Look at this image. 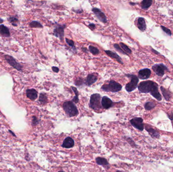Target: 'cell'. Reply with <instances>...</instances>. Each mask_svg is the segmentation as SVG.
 I'll list each match as a JSON object with an SVG mask.
<instances>
[{"label": "cell", "instance_id": "obj_13", "mask_svg": "<svg viewBox=\"0 0 173 172\" xmlns=\"http://www.w3.org/2000/svg\"><path fill=\"white\" fill-rule=\"evenodd\" d=\"M113 103L112 100L107 96H103L101 100L102 107L105 109H108L112 107Z\"/></svg>", "mask_w": 173, "mask_h": 172}, {"label": "cell", "instance_id": "obj_33", "mask_svg": "<svg viewBox=\"0 0 173 172\" xmlns=\"http://www.w3.org/2000/svg\"><path fill=\"white\" fill-rule=\"evenodd\" d=\"M160 27L162 28V30H163L165 33H167V35H170V36L171 35V31L169 29H168L167 27H165L164 26H160Z\"/></svg>", "mask_w": 173, "mask_h": 172}, {"label": "cell", "instance_id": "obj_3", "mask_svg": "<svg viewBox=\"0 0 173 172\" xmlns=\"http://www.w3.org/2000/svg\"><path fill=\"white\" fill-rule=\"evenodd\" d=\"M122 89V86L114 80L110 81L108 84H105L101 87V89L104 92H117Z\"/></svg>", "mask_w": 173, "mask_h": 172}, {"label": "cell", "instance_id": "obj_24", "mask_svg": "<svg viewBox=\"0 0 173 172\" xmlns=\"http://www.w3.org/2000/svg\"><path fill=\"white\" fill-rule=\"evenodd\" d=\"M8 21L14 26H17L19 20L16 16H11L8 18Z\"/></svg>", "mask_w": 173, "mask_h": 172}, {"label": "cell", "instance_id": "obj_29", "mask_svg": "<svg viewBox=\"0 0 173 172\" xmlns=\"http://www.w3.org/2000/svg\"><path fill=\"white\" fill-rule=\"evenodd\" d=\"M89 49L91 53L92 54L94 55H96L97 54H98L99 53V51L98 49L95 47H93V46H89Z\"/></svg>", "mask_w": 173, "mask_h": 172}, {"label": "cell", "instance_id": "obj_31", "mask_svg": "<svg viewBox=\"0 0 173 172\" xmlns=\"http://www.w3.org/2000/svg\"><path fill=\"white\" fill-rule=\"evenodd\" d=\"M113 47H114V48L116 49L118 52H119V53H121L124 54V55H127V54H125V53L124 52V51H122V49H121V47H120L119 44H114V45H113Z\"/></svg>", "mask_w": 173, "mask_h": 172}, {"label": "cell", "instance_id": "obj_12", "mask_svg": "<svg viewBox=\"0 0 173 172\" xmlns=\"http://www.w3.org/2000/svg\"><path fill=\"white\" fill-rule=\"evenodd\" d=\"M151 73V70L148 68L140 70L138 72V77L142 80L148 79L150 76Z\"/></svg>", "mask_w": 173, "mask_h": 172}, {"label": "cell", "instance_id": "obj_20", "mask_svg": "<svg viewBox=\"0 0 173 172\" xmlns=\"http://www.w3.org/2000/svg\"><path fill=\"white\" fill-rule=\"evenodd\" d=\"M0 34L4 37L6 38H9L11 35L9 29L3 24L0 26Z\"/></svg>", "mask_w": 173, "mask_h": 172}, {"label": "cell", "instance_id": "obj_4", "mask_svg": "<svg viewBox=\"0 0 173 172\" xmlns=\"http://www.w3.org/2000/svg\"><path fill=\"white\" fill-rule=\"evenodd\" d=\"M101 96L98 93H95L91 96L90 100V107L94 110H98L101 109L102 105L100 103Z\"/></svg>", "mask_w": 173, "mask_h": 172}, {"label": "cell", "instance_id": "obj_15", "mask_svg": "<svg viewBox=\"0 0 173 172\" xmlns=\"http://www.w3.org/2000/svg\"><path fill=\"white\" fill-rule=\"evenodd\" d=\"M27 98L32 101H35L38 98V92L35 89H28L26 91Z\"/></svg>", "mask_w": 173, "mask_h": 172}, {"label": "cell", "instance_id": "obj_10", "mask_svg": "<svg viewBox=\"0 0 173 172\" xmlns=\"http://www.w3.org/2000/svg\"><path fill=\"white\" fill-rule=\"evenodd\" d=\"M144 127L145 130L147 131L151 137L156 139H159V138L160 137L159 133L150 125L145 124L144 125Z\"/></svg>", "mask_w": 173, "mask_h": 172}, {"label": "cell", "instance_id": "obj_6", "mask_svg": "<svg viewBox=\"0 0 173 172\" xmlns=\"http://www.w3.org/2000/svg\"><path fill=\"white\" fill-rule=\"evenodd\" d=\"M5 59L7 63L9 64L10 66L13 67V68L17 70L20 72H22V65L18 63L16 60L13 58L12 56L9 55H5Z\"/></svg>", "mask_w": 173, "mask_h": 172}, {"label": "cell", "instance_id": "obj_2", "mask_svg": "<svg viewBox=\"0 0 173 172\" xmlns=\"http://www.w3.org/2000/svg\"><path fill=\"white\" fill-rule=\"evenodd\" d=\"M63 108L67 115L73 117L78 115L79 111L75 104L72 101H66L63 104Z\"/></svg>", "mask_w": 173, "mask_h": 172}, {"label": "cell", "instance_id": "obj_21", "mask_svg": "<svg viewBox=\"0 0 173 172\" xmlns=\"http://www.w3.org/2000/svg\"><path fill=\"white\" fill-rule=\"evenodd\" d=\"M153 1L152 0H143L141 2V8L142 9L146 10L151 6Z\"/></svg>", "mask_w": 173, "mask_h": 172}, {"label": "cell", "instance_id": "obj_26", "mask_svg": "<svg viewBox=\"0 0 173 172\" xmlns=\"http://www.w3.org/2000/svg\"><path fill=\"white\" fill-rule=\"evenodd\" d=\"M72 89L73 90V92H74V93H75V96L73 99L72 100V101H73V103L77 104V103L79 102V92H78V90H77V89H76V87L72 86Z\"/></svg>", "mask_w": 173, "mask_h": 172}, {"label": "cell", "instance_id": "obj_5", "mask_svg": "<svg viewBox=\"0 0 173 172\" xmlns=\"http://www.w3.org/2000/svg\"><path fill=\"white\" fill-rule=\"evenodd\" d=\"M126 76L130 78L131 81L125 85V90L128 92H133L137 87L139 78L134 75L127 74L126 75Z\"/></svg>", "mask_w": 173, "mask_h": 172}, {"label": "cell", "instance_id": "obj_7", "mask_svg": "<svg viewBox=\"0 0 173 172\" xmlns=\"http://www.w3.org/2000/svg\"><path fill=\"white\" fill-rule=\"evenodd\" d=\"M131 125L138 130L143 131L144 129V124H143V119L140 117H136L130 120Z\"/></svg>", "mask_w": 173, "mask_h": 172}, {"label": "cell", "instance_id": "obj_8", "mask_svg": "<svg viewBox=\"0 0 173 172\" xmlns=\"http://www.w3.org/2000/svg\"><path fill=\"white\" fill-rule=\"evenodd\" d=\"M152 68L154 72L156 73V74L157 75V76H160V77L164 76L165 71L168 70L167 67L163 64H156L153 66Z\"/></svg>", "mask_w": 173, "mask_h": 172}, {"label": "cell", "instance_id": "obj_27", "mask_svg": "<svg viewBox=\"0 0 173 172\" xmlns=\"http://www.w3.org/2000/svg\"><path fill=\"white\" fill-rule=\"evenodd\" d=\"M120 46H121V49H122V51H124V52L125 53V54H127V55L128 54H131L132 53V51L125 44H124L123 43H120Z\"/></svg>", "mask_w": 173, "mask_h": 172}, {"label": "cell", "instance_id": "obj_32", "mask_svg": "<svg viewBox=\"0 0 173 172\" xmlns=\"http://www.w3.org/2000/svg\"><path fill=\"white\" fill-rule=\"evenodd\" d=\"M65 41H66V42L67 44L69 46L72 47H73V49L76 50V47H75V43H74V41H73L69 40L68 38H66Z\"/></svg>", "mask_w": 173, "mask_h": 172}, {"label": "cell", "instance_id": "obj_37", "mask_svg": "<svg viewBox=\"0 0 173 172\" xmlns=\"http://www.w3.org/2000/svg\"><path fill=\"white\" fill-rule=\"evenodd\" d=\"M152 51H153V52H155L154 53L155 54H159V53L158 52H157V51H155L154 50H153V49H152Z\"/></svg>", "mask_w": 173, "mask_h": 172}, {"label": "cell", "instance_id": "obj_30", "mask_svg": "<svg viewBox=\"0 0 173 172\" xmlns=\"http://www.w3.org/2000/svg\"><path fill=\"white\" fill-rule=\"evenodd\" d=\"M39 120L36 116H32V124L33 126H37L39 123Z\"/></svg>", "mask_w": 173, "mask_h": 172}, {"label": "cell", "instance_id": "obj_22", "mask_svg": "<svg viewBox=\"0 0 173 172\" xmlns=\"http://www.w3.org/2000/svg\"><path fill=\"white\" fill-rule=\"evenodd\" d=\"M160 89H161V91L162 92V95H163V96L165 98V100L167 101H168L170 100V98H171V93H170V92L168 90L165 89L164 87H162V86L160 87Z\"/></svg>", "mask_w": 173, "mask_h": 172}, {"label": "cell", "instance_id": "obj_9", "mask_svg": "<svg viewBox=\"0 0 173 172\" xmlns=\"http://www.w3.org/2000/svg\"><path fill=\"white\" fill-rule=\"evenodd\" d=\"M66 27L65 24H57L54 29V35L56 37L61 40H63L64 29Z\"/></svg>", "mask_w": 173, "mask_h": 172}, {"label": "cell", "instance_id": "obj_25", "mask_svg": "<svg viewBox=\"0 0 173 172\" xmlns=\"http://www.w3.org/2000/svg\"><path fill=\"white\" fill-rule=\"evenodd\" d=\"M155 103L152 101H148L145 103L144 105V108L146 110H150L152 109H154L156 107Z\"/></svg>", "mask_w": 173, "mask_h": 172}, {"label": "cell", "instance_id": "obj_19", "mask_svg": "<svg viewBox=\"0 0 173 172\" xmlns=\"http://www.w3.org/2000/svg\"><path fill=\"white\" fill-rule=\"evenodd\" d=\"M97 77L93 74H89L88 75L85 80V84L87 86H90L96 82L97 80Z\"/></svg>", "mask_w": 173, "mask_h": 172}, {"label": "cell", "instance_id": "obj_36", "mask_svg": "<svg viewBox=\"0 0 173 172\" xmlns=\"http://www.w3.org/2000/svg\"><path fill=\"white\" fill-rule=\"evenodd\" d=\"M9 132L11 134H12V135L13 136H14V137H16V135L15 134V133H13V131H11V130H9Z\"/></svg>", "mask_w": 173, "mask_h": 172}, {"label": "cell", "instance_id": "obj_28", "mask_svg": "<svg viewBox=\"0 0 173 172\" xmlns=\"http://www.w3.org/2000/svg\"><path fill=\"white\" fill-rule=\"evenodd\" d=\"M29 26L32 28H43V26L40 22L37 21H33L29 23Z\"/></svg>", "mask_w": 173, "mask_h": 172}, {"label": "cell", "instance_id": "obj_11", "mask_svg": "<svg viewBox=\"0 0 173 172\" xmlns=\"http://www.w3.org/2000/svg\"><path fill=\"white\" fill-rule=\"evenodd\" d=\"M92 11L94 12L97 18L101 22H103L104 23H107V17L105 16L104 13H103V12H102L99 9L97 8H93Z\"/></svg>", "mask_w": 173, "mask_h": 172}, {"label": "cell", "instance_id": "obj_38", "mask_svg": "<svg viewBox=\"0 0 173 172\" xmlns=\"http://www.w3.org/2000/svg\"><path fill=\"white\" fill-rule=\"evenodd\" d=\"M3 22V19H2V18H0V23H2Z\"/></svg>", "mask_w": 173, "mask_h": 172}, {"label": "cell", "instance_id": "obj_1", "mask_svg": "<svg viewBox=\"0 0 173 172\" xmlns=\"http://www.w3.org/2000/svg\"><path fill=\"white\" fill-rule=\"evenodd\" d=\"M138 90L142 93L150 92L159 101H160L162 99V95L158 90V85L153 81H145L141 82L138 85Z\"/></svg>", "mask_w": 173, "mask_h": 172}, {"label": "cell", "instance_id": "obj_34", "mask_svg": "<svg viewBox=\"0 0 173 172\" xmlns=\"http://www.w3.org/2000/svg\"><path fill=\"white\" fill-rule=\"evenodd\" d=\"M52 70L53 72L55 73H58L59 71V68L57 67H52Z\"/></svg>", "mask_w": 173, "mask_h": 172}, {"label": "cell", "instance_id": "obj_16", "mask_svg": "<svg viewBox=\"0 0 173 172\" xmlns=\"http://www.w3.org/2000/svg\"><path fill=\"white\" fill-rule=\"evenodd\" d=\"M96 161L97 164L100 166H103L104 167H108L110 168V164L108 163L107 160L105 158H101V157H98L96 158Z\"/></svg>", "mask_w": 173, "mask_h": 172}, {"label": "cell", "instance_id": "obj_18", "mask_svg": "<svg viewBox=\"0 0 173 172\" xmlns=\"http://www.w3.org/2000/svg\"><path fill=\"white\" fill-rule=\"evenodd\" d=\"M137 27L142 32L146 30V25L145 19L143 17H139L137 20Z\"/></svg>", "mask_w": 173, "mask_h": 172}, {"label": "cell", "instance_id": "obj_39", "mask_svg": "<svg viewBox=\"0 0 173 172\" xmlns=\"http://www.w3.org/2000/svg\"><path fill=\"white\" fill-rule=\"evenodd\" d=\"M64 172V171H63V170H60V171H59V172Z\"/></svg>", "mask_w": 173, "mask_h": 172}, {"label": "cell", "instance_id": "obj_14", "mask_svg": "<svg viewBox=\"0 0 173 172\" xmlns=\"http://www.w3.org/2000/svg\"><path fill=\"white\" fill-rule=\"evenodd\" d=\"M75 145V142L73 139L70 137H68L64 140L62 144V147L65 149H70L73 147Z\"/></svg>", "mask_w": 173, "mask_h": 172}, {"label": "cell", "instance_id": "obj_23", "mask_svg": "<svg viewBox=\"0 0 173 172\" xmlns=\"http://www.w3.org/2000/svg\"><path fill=\"white\" fill-rule=\"evenodd\" d=\"M39 101L41 104H44V105L46 104L48 102V98L46 94L44 93H40Z\"/></svg>", "mask_w": 173, "mask_h": 172}, {"label": "cell", "instance_id": "obj_35", "mask_svg": "<svg viewBox=\"0 0 173 172\" xmlns=\"http://www.w3.org/2000/svg\"><path fill=\"white\" fill-rule=\"evenodd\" d=\"M89 27H90V29H91L92 30H93V29L95 28V24H89Z\"/></svg>", "mask_w": 173, "mask_h": 172}, {"label": "cell", "instance_id": "obj_40", "mask_svg": "<svg viewBox=\"0 0 173 172\" xmlns=\"http://www.w3.org/2000/svg\"><path fill=\"white\" fill-rule=\"evenodd\" d=\"M116 172H121V171H119V170H118V171H116Z\"/></svg>", "mask_w": 173, "mask_h": 172}, {"label": "cell", "instance_id": "obj_17", "mask_svg": "<svg viewBox=\"0 0 173 172\" xmlns=\"http://www.w3.org/2000/svg\"><path fill=\"white\" fill-rule=\"evenodd\" d=\"M105 52L108 56H110V57H111L114 59H116L119 63L122 64V65L124 64V63L122 62L121 57H119V56L118 55V54L116 53L113 52L112 51H108V50L107 51L106 50L105 51Z\"/></svg>", "mask_w": 173, "mask_h": 172}]
</instances>
